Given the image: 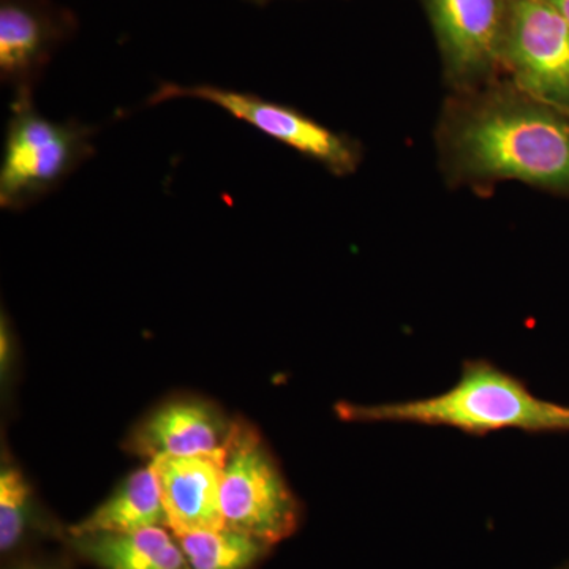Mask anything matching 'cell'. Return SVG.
<instances>
[{"label":"cell","mask_w":569,"mask_h":569,"mask_svg":"<svg viewBox=\"0 0 569 569\" xmlns=\"http://www.w3.org/2000/svg\"><path fill=\"white\" fill-rule=\"evenodd\" d=\"M438 167L451 189L520 182L569 197V112L496 81L451 92L438 116Z\"/></svg>","instance_id":"obj_1"},{"label":"cell","mask_w":569,"mask_h":569,"mask_svg":"<svg viewBox=\"0 0 569 569\" xmlns=\"http://www.w3.org/2000/svg\"><path fill=\"white\" fill-rule=\"evenodd\" d=\"M337 413L348 421L448 426L473 436L507 429L569 430L568 407L538 399L518 378L481 359L467 362L458 385L443 395L383 406L339 403Z\"/></svg>","instance_id":"obj_2"},{"label":"cell","mask_w":569,"mask_h":569,"mask_svg":"<svg viewBox=\"0 0 569 569\" xmlns=\"http://www.w3.org/2000/svg\"><path fill=\"white\" fill-rule=\"evenodd\" d=\"M96 129L54 122L33 103V93H14L0 162V206L22 211L54 192L96 152Z\"/></svg>","instance_id":"obj_3"},{"label":"cell","mask_w":569,"mask_h":569,"mask_svg":"<svg viewBox=\"0 0 569 569\" xmlns=\"http://www.w3.org/2000/svg\"><path fill=\"white\" fill-rule=\"evenodd\" d=\"M220 503L224 529L272 546L298 529L299 505L260 433L231 425L223 448Z\"/></svg>","instance_id":"obj_4"},{"label":"cell","mask_w":569,"mask_h":569,"mask_svg":"<svg viewBox=\"0 0 569 569\" xmlns=\"http://www.w3.org/2000/svg\"><path fill=\"white\" fill-rule=\"evenodd\" d=\"M174 99H194L216 104L220 110L249 123L258 132L282 142L296 152L320 163L337 178L355 174L362 163V148L353 138L347 137L305 112L266 100L250 92L233 91L211 84L182 86L163 82L149 97V104Z\"/></svg>","instance_id":"obj_5"},{"label":"cell","mask_w":569,"mask_h":569,"mask_svg":"<svg viewBox=\"0 0 569 569\" xmlns=\"http://www.w3.org/2000/svg\"><path fill=\"white\" fill-rule=\"evenodd\" d=\"M498 63L519 91L569 112V28L545 0H511Z\"/></svg>","instance_id":"obj_6"},{"label":"cell","mask_w":569,"mask_h":569,"mask_svg":"<svg viewBox=\"0 0 569 569\" xmlns=\"http://www.w3.org/2000/svg\"><path fill=\"white\" fill-rule=\"evenodd\" d=\"M437 41L451 92L500 78L501 39L511 0H419Z\"/></svg>","instance_id":"obj_7"},{"label":"cell","mask_w":569,"mask_h":569,"mask_svg":"<svg viewBox=\"0 0 569 569\" xmlns=\"http://www.w3.org/2000/svg\"><path fill=\"white\" fill-rule=\"evenodd\" d=\"M223 451L213 456L174 458L160 456L151 460L153 475L173 535L224 529L220 482Z\"/></svg>","instance_id":"obj_8"},{"label":"cell","mask_w":569,"mask_h":569,"mask_svg":"<svg viewBox=\"0 0 569 569\" xmlns=\"http://www.w3.org/2000/svg\"><path fill=\"white\" fill-rule=\"evenodd\" d=\"M231 425L209 403L181 400L159 408L142 421L130 438L129 447L134 455L151 460L160 456L219 455L227 445Z\"/></svg>","instance_id":"obj_9"},{"label":"cell","mask_w":569,"mask_h":569,"mask_svg":"<svg viewBox=\"0 0 569 569\" xmlns=\"http://www.w3.org/2000/svg\"><path fill=\"white\" fill-rule=\"evenodd\" d=\"M58 37V26L40 7L26 0H2L0 77L13 96L33 93Z\"/></svg>","instance_id":"obj_10"},{"label":"cell","mask_w":569,"mask_h":569,"mask_svg":"<svg viewBox=\"0 0 569 569\" xmlns=\"http://www.w3.org/2000/svg\"><path fill=\"white\" fill-rule=\"evenodd\" d=\"M151 527H167V515L156 475L148 467L130 475L114 496L71 527L70 533L73 538H82L133 533Z\"/></svg>","instance_id":"obj_11"},{"label":"cell","mask_w":569,"mask_h":569,"mask_svg":"<svg viewBox=\"0 0 569 569\" xmlns=\"http://www.w3.org/2000/svg\"><path fill=\"white\" fill-rule=\"evenodd\" d=\"M74 539L82 556L103 569H192L179 542L163 527Z\"/></svg>","instance_id":"obj_12"},{"label":"cell","mask_w":569,"mask_h":569,"mask_svg":"<svg viewBox=\"0 0 569 569\" xmlns=\"http://www.w3.org/2000/svg\"><path fill=\"white\" fill-rule=\"evenodd\" d=\"M192 569H249L271 546L230 529L174 535Z\"/></svg>","instance_id":"obj_13"},{"label":"cell","mask_w":569,"mask_h":569,"mask_svg":"<svg viewBox=\"0 0 569 569\" xmlns=\"http://www.w3.org/2000/svg\"><path fill=\"white\" fill-rule=\"evenodd\" d=\"M31 489L17 468H2L0 473V549L9 552L20 541L28 516Z\"/></svg>","instance_id":"obj_14"},{"label":"cell","mask_w":569,"mask_h":569,"mask_svg":"<svg viewBox=\"0 0 569 569\" xmlns=\"http://www.w3.org/2000/svg\"><path fill=\"white\" fill-rule=\"evenodd\" d=\"M545 2L559 14L561 20L567 22L569 28V0H545Z\"/></svg>","instance_id":"obj_15"},{"label":"cell","mask_w":569,"mask_h":569,"mask_svg":"<svg viewBox=\"0 0 569 569\" xmlns=\"http://www.w3.org/2000/svg\"><path fill=\"white\" fill-rule=\"evenodd\" d=\"M253 2L263 3L266 0H253Z\"/></svg>","instance_id":"obj_16"}]
</instances>
